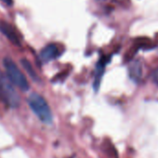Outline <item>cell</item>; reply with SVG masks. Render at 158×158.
<instances>
[{
  "label": "cell",
  "instance_id": "9c48e42d",
  "mask_svg": "<svg viewBox=\"0 0 158 158\" xmlns=\"http://www.w3.org/2000/svg\"><path fill=\"white\" fill-rule=\"evenodd\" d=\"M152 78H153V80L155 82V84L158 85V70H155L152 73Z\"/></svg>",
  "mask_w": 158,
  "mask_h": 158
},
{
  "label": "cell",
  "instance_id": "ba28073f",
  "mask_svg": "<svg viewBox=\"0 0 158 158\" xmlns=\"http://www.w3.org/2000/svg\"><path fill=\"white\" fill-rule=\"evenodd\" d=\"M21 64L22 66L23 67V69L29 73V75L34 79V80H37V75H36V73L35 71V69L33 68L32 64L30 63L29 60H27L26 59H22L21 60Z\"/></svg>",
  "mask_w": 158,
  "mask_h": 158
},
{
  "label": "cell",
  "instance_id": "52a82bcc",
  "mask_svg": "<svg viewBox=\"0 0 158 158\" xmlns=\"http://www.w3.org/2000/svg\"><path fill=\"white\" fill-rule=\"evenodd\" d=\"M129 73H130V77L134 80L138 81L139 79L140 78L141 76V66H140V63L139 61H136L134 62L130 69H129Z\"/></svg>",
  "mask_w": 158,
  "mask_h": 158
},
{
  "label": "cell",
  "instance_id": "30bf717a",
  "mask_svg": "<svg viewBox=\"0 0 158 158\" xmlns=\"http://www.w3.org/2000/svg\"><path fill=\"white\" fill-rule=\"evenodd\" d=\"M3 1H4L5 3L9 4V5H11V3H12V1H11V0H3Z\"/></svg>",
  "mask_w": 158,
  "mask_h": 158
},
{
  "label": "cell",
  "instance_id": "7a4b0ae2",
  "mask_svg": "<svg viewBox=\"0 0 158 158\" xmlns=\"http://www.w3.org/2000/svg\"><path fill=\"white\" fill-rule=\"evenodd\" d=\"M3 64H4L7 78L10 80V82L13 86L19 88L20 89L23 91H27L30 88L29 82L24 73L18 67V65L10 58H5L3 60Z\"/></svg>",
  "mask_w": 158,
  "mask_h": 158
},
{
  "label": "cell",
  "instance_id": "5b68a950",
  "mask_svg": "<svg viewBox=\"0 0 158 158\" xmlns=\"http://www.w3.org/2000/svg\"><path fill=\"white\" fill-rule=\"evenodd\" d=\"M59 56V48L54 44H49L46 46L39 54L40 60L43 62H48Z\"/></svg>",
  "mask_w": 158,
  "mask_h": 158
},
{
  "label": "cell",
  "instance_id": "277c9868",
  "mask_svg": "<svg viewBox=\"0 0 158 158\" xmlns=\"http://www.w3.org/2000/svg\"><path fill=\"white\" fill-rule=\"evenodd\" d=\"M0 31L3 33V35L14 45L20 46L21 45V41L20 38L15 31V29L8 23L6 22H0Z\"/></svg>",
  "mask_w": 158,
  "mask_h": 158
},
{
  "label": "cell",
  "instance_id": "6da1fadb",
  "mask_svg": "<svg viewBox=\"0 0 158 158\" xmlns=\"http://www.w3.org/2000/svg\"><path fill=\"white\" fill-rule=\"evenodd\" d=\"M30 109L35 115L44 124L51 125L53 122V115L51 109L46 99L36 92H32L27 100Z\"/></svg>",
  "mask_w": 158,
  "mask_h": 158
},
{
  "label": "cell",
  "instance_id": "8992f818",
  "mask_svg": "<svg viewBox=\"0 0 158 158\" xmlns=\"http://www.w3.org/2000/svg\"><path fill=\"white\" fill-rule=\"evenodd\" d=\"M108 62V60L106 59H102L100 60L99 63L97 64V69H96V73H95V81H94V89L96 91H98L100 85H101V81H102V78L104 73V68L106 63Z\"/></svg>",
  "mask_w": 158,
  "mask_h": 158
},
{
  "label": "cell",
  "instance_id": "3957f363",
  "mask_svg": "<svg viewBox=\"0 0 158 158\" xmlns=\"http://www.w3.org/2000/svg\"><path fill=\"white\" fill-rule=\"evenodd\" d=\"M0 97L11 108H17L20 105V96L14 86L10 82L7 76L0 73Z\"/></svg>",
  "mask_w": 158,
  "mask_h": 158
}]
</instances>
